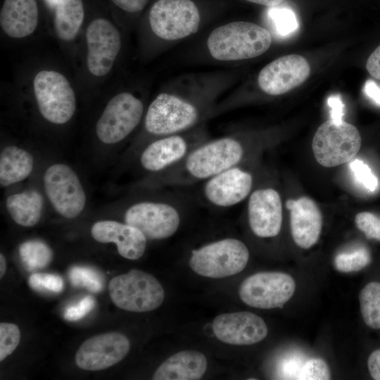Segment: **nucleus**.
<instances>
[{
    "instance_id": "nucleus-1",
    "label": "nucleus",
    "mask_w": 380,
    "mask_h": 380,
    "mask_svg": "<svg viewBox=\"0 0 380 380\" xmlns=\"http://www.w3.org/2000/svg\"><path fill=\"white\" fill-rule=\"evenodd\" d=\"M248 151L247 144L236 136L205 140L179 163L158 174L156 184L178 188L201 183L244 163Z\"/></svg>"
},
{
    "instance_id": "nucleus-2",
    "label": "nucleus",
    "mask_w": 380,
    "mask_h": 380,
    "mask_svg": "<svg viewBox=\"0 0 380 380\" xmlns=\"http://www.w3.org/2000/svg\"><path fill=\"white\" fill-rule=\"evenodd\" d=\"M271 44L267 30L245 21L221 25L210 32L207 40L210 55L221 61L255 58L267 51Z\"/></svg>"
},
{
    "instance_id": "nucleus-3",
    "label": "nucleus",
    "mask_w": 380,
    "mask_h": 380,
    "mask_svg": "<svg viewBox=\"0 0 380 380\" xmlns=\"http://www.w3.org/2000/svg\"><path fill=\"white\" fill-rule=\"evenodd\" d=\"M184 205L177 197L137 201L127 208L125 222L141 231L147 239L163 240L178 230Z\"/></svg>"
},
{
    "instance_id": "nucleus-4",
    "label": "nucleus",
    "mask_w": 380,
    "mask_h": 380,
    "mask_svg": "<svg viewBox=\"0 0 380 380\" xmlns=\"http://www.w3.org/2000/svg\"><path fill=\"white\" fill-rule=\"evenodd\" d=\"M248 259L249 251L243 241L225 238L192 250L189 263L196 274L220 279L241 272Z\"/></svg>"
},
{
    "instance_id": "nucleus-5",
    "label": "nucleus",
    "mask_w": 380,
    "mask_h": 380,
    "mask_svg": "<svg viewBox=\"0 0 380 380\" xmlns=\"http://www.w3.org/2000/svg\"><path fill=\"white\" fill-rule=\"evenodd\" d=\"M109 294L118 308L135 312L156 310L165 298L160 282L153 275L139 270L113 277L109 284Z\"/></svg>"
},
{
    "instance_id": "nucleus-6",
    "label": "nucleus",
    "mask_w": 380,
    "mask_h": 380,
    "mask_svg": "<svg viewBox=\"0 0 380 380\" xmlns=\"http://www.w3.org/2000/svg\"><path fill=\"white\" fill-rule=\"evenodd\" d=\"M198 106L174 94L161 93L149 105L144 118L148 134L155 137L184 132L198 121Z\"/></svg>"
},
{
    "instance_id": "nucleus-7",
    "label": "nucleus",
    "mask_w": 380,
    "mask_h": 380,
    "mask_svg": "<svg viewBox=\"0 0 380 380\" xmlns=\"http://www.w3.org/2000/svg\"><path fill=\"white\" fill-rule=\"evenodd\" d=\"M360 146L359 131L344 120L336 122L329 120L322 123L316 131L312 143L316 160L327 167L350 162Z\"/></svg>"
},
{
    "instance_id": "nucleus-8",
    "label": "nucleus",
    "mask_w": 380,
    "mask_h": 380,
    "mask_svg": "<svg viewBox=\"0 0 380 380\" xmlns=\"http://www.w3.org/2000/svg\"><path fill=\"white\" fill-rule=\"evenodd\" d=\"M33 90L39 110L49 122L61 125L73 116L75 92L62 73L51 70L38 72L33 80Z\"/></svg>"
},
{
    "instance_id": "nucleus-9",
    "label": "nucleus",
    "mask_w": 380,
    "mask_h": 380,
    "mask_svg": "<svg viewBox=\"0 0 380 380\" xmlns=\"http://www.w3.org/2000/svg\"><path fill=\"white\" fill-rule=\"evenodd\" d=\"M148 19L153 32L168 41L194 34L201 22L198 8L191 0H158L151 8Z\"/></svg>"
},
{
    "instance_id": "nucleus-10",
    "label": "nucleus",
    "mask_w": 380,
    "mask_h": 380,
    "mask_svg": "<svg viewBox=\"0 0 380 380\" xmlns=\"http://www.w3.org/2000/svg\"><path fill=\"white\" fill-rule=\"evenodd\" d=\"M144 114V104L129 92L114 96L106 106L96 125L101 141L118 143L128 137L139 124Z\"/></svg>"
},
{
    "instance_id": "nucleus-11",
    "label": "nucleus",
    "mask_w": 380,
    "mask_h": 380,
    "mask_svg": "<svg viewBox=\"0 0 380 380\" xmlns=\"http://www.w3.org/2000/svg\"><path fill=\"white\" fill-rule=\"evenodd\" d=\"M296 290L293 278L279 272H263L247 277L241 284L239 296L247 305L259 309L281 308Z\"/></svg>"
},
{
    "instance_id": "nucleus-12",
    "label": "nucleus",
    "mask_w": 380,
    "mask_h": 380,
    "mask_svg": "<svg viewBox=\"0 0 380 380\" xmlns=\"http://www.w3.org/2000/svg\"><path fill=\"white\" fill-rule=\"evenodd\" d=\"M244 163L201 182L199 194L202 201L210 207L227 208L248 198L253 191L254 177Z\"/></svg>"
},
{
    "instance_id": "nucleus-13",
    "label": "nucleus",
    "mask_w": 380,
    "mask_h": 380,
    "mask_svg": "<svg viewBox=\"0 0 380 380\" xmlns=\"http://www.w3.org/2000/svg\"><path fill=\"white\" fill-rule=\"evenodd\" d=\"M44 184L51 203L62 216L74 218L83 210L86 195L79 177L69 166L51 165L44 173Z\"/></svg>"
},
{
    "instance_id": "nucleus-14",
    "label": "nucleus",
    "mask_w": 380,
    "mask_h": 380,
    "mask_svg": "<svg viewBox=\"0 0 380 380\" xmlns=\"http://www.w3.org/2000/svg\"><path fill=\"white\" fill-rule=\"evenodd\" d=\"M184 132L157 137L141 151L139 163L146 171L160 174L179 163L198 145L205 141L201 134Z\"/></svg>"
},
{
    "instance_id": "nucleus-15",
    "label": "nucleus",
    "mask_w": 380,
    "mask_h": 380,
    "mask_svg": "<svg viewBox=\"0 0 380 380\" xmlns=\"http://www.w3.org/2000/svg\"><path fill=\"white\" fill-rule=\"evenodd\" d=\"M87 66L96 77L106 75L112 69L121 49L117 27L106 18H96L86 30Z\"/></svg>"
},
{
    "instance_id": "nucleus-16",
    "label": "nucleus",
    "mask_w": 380,
    "mask_h": 380,
    "mask_svg": "<svg viewBox=\"0 0 380 380\" xmlns=\"http://www.w3.org/2000/svg\"><path fill=\"white\" fill-rule=\"evenodd\" d=\"M129 348V341L122 334H101L82 343L76 353L75 362L78 367L84 370H103L120 362Z\"/></svg>"
},
{
    "instance_id": "nucleus-17",
    "label": "nucleus",
    "mask_w": 380,
    "mask_h": 380,
    "mask_svg": "<svg viewBox=\"0 0 380 380\" xmlns=\"http://www.w3.org/2000/svg\"><path fill=\"white\" fill-rule=\"evenodd\" d=\"M246 208L248 223L254 235L267 239L279 234L282 224V203L274 188L261 186L253 189Z\"/></svg>"
},
{
    "instance_id": "nucleus-18",
    "label": "nucleus",
    "mask_w": 380,
    "mask_h": 380,
    "mask_svg": "<svg viewBox=\"0 0 380 380\" xmlns=\"http://www.w3.org/2000/svg\"><path fill=\"white\" fill-rule=\"evenodd\" d=\"M310 66L302 56H281L265 66L258 77V83L265 93L278 96L302 84L310 76Z\"/></svg>"
},
{
    "instance_id": "nucleus-19",
    "label": "nucleus",
    "mask_w": 380,
    "mask_h": 380,
    "mask_svg": "<svg viewBox=\"0 0 380 380\" xmlns=\"http://www.w3.org/2000/svg\"><path fill=\"white\" fill-rule=\"evenodd\" d=\"M213 330L220 341L238 346L257 343L268 333L265 321L246 311L217 315L213 322Z\"/></svg>"
},
{
    "instance_id": "nucleus-20",
    "label": "nucleus",
    "mask_w": 380,
    "mask_h": 380,
    "mask_svg": "<svg viewBox=\"0 0 380 380\" xmlns=\"http://www.w3.org/2000/svg\"><path fill=\"white\" fill-rule=\"evenodd\" d=\"M286 206L290 210L291 232L294 242L301 248H310L317 242L321 234L322 217L318 206L306 196L289 199Z\"/></svg>"
},
{
    "instance_id": "nucleus-21",
    "label": "nucleus",
    "mask_w": 380,
    "mask_h": 380,
    "mask_svg": "<svg viewBox=\"0 0 380 380\" xmlns=\"http://www.w3.org/2000/svg\"><path fill=\"white\" fill-rule=\"evenodd\" d=\"M92 237L101 243H114L119 254L129 260H137L144 253L147 239L134 227L113 220L96 222L91 228Z\"/></svg>"
},
{
    "instance_id": "nucleus-22",
    "label": "nucleus",
    "mask_w": 380,
    "mask_h": 380,
    "mask_svg": "<svg viewBox=\"0 0 380 380\" xmlns=\"http://www.w3.org/2000/svg\"><path fill=\"white\" fill-rule=\"evenodd\" d=\"M38 17L36 0H4L0 11V25L8 37L20 39L34 32Z\"/></svg>"
},
{
    "instance_id": "nucleus-23",
    "label": "nucleus",
    "mask_w": 380,
    "mask_h": 380,
    "mask_svg": "<svg viewBox=\"0 0 380 380\" xmlns=\"http://www.w3.org/2000/svg\"><path fill=\"white\" fill-rule=\"evenodd\" d=\"M207 359L196 350H184L165 360L155 372L154 380H197L207 369Z\"/></svg>"
},
{
    "instance_id": "nucleus-24",
    "label": "nucleus",
    "mask_w": 380,
    "mask_h": 380,
    "mask_svg": "<svg viewBox=\"0 0 380 380\" xmlns=\"http://www.w3.org/2000/svg\"><path fill=\"white\" fill-rule=\"evenodd\" d=\"M34 160L27 151L9 146L0 155V184L7 186L26 179L32 172Z\"/></svg>"
},
{
    "instance_id": "nucleus-25",
    "label": "nucleus",
    "mask_w": 380,
    "mask_h": 380,
    "mask_svg": "<svg viewBox=\"0 0 380 380\" xmlns=\"http://www.w3.org/2000/svg\"><path fill=\"white\" fill-rule=\"evenodd\" d=\"M6 205L9 215L18 224L32 227L40 220L43 199L39 192L30 190L10 196Z\"/></svg>"
},
{
    "instance_id": "nucleus-26",
    "label": "nucleus",
    "mask_w": 380,
    "mask_h": 380,
    "mask_svg": "<svg viewBox=\"0 0 380 380\" xmlns=\"http://www.w3.org/2000/svg\"><path fill=\"white\" fill-rule=\"evenodd\" d=\"M82 0H59L55 7L54 28L57 36L68 42L75 38L84 20Z\"/></svg>"
},
{
    "instance_id": "nucleus-27",
    "label": "nucleus",
    "mask_w": 380,
    "mask_h": 380,
    "mask_svg": "<svg viewBox=\"0 0 380 380\" xmlns=\"http://www.w3.org/2000/svg\"><path fill=\"white\" fill-rule=\"evenodd\" d=\"M361 315L367 326L380 329V282L370 281L359 293Z\"/></svg>"
},
{
    "instance_id": "nucleus-28",
    "label": "nucleus",
    "mask_w": 380,
    "mask_h": 380,
    "mask_svg": "<svg viewBox=\"0 0 380 380\" xmlns=\"http://www.w3.org/2000/svg\"><path fill=\"white\" fill-rule=\"evenodd\" d=\"M22 261L30 270L46 267L52 260L53 253L44 242L37 240L23 243L19 248Z\"/></svg>"
},
{
    "instance_id": "nucleus-29",
    "label": "nucleus",
    "mask_w": 380,
    "mask_h": 380,
    "mask_svg": "<svg viewBox=\"0 0 380 380\" xmlns=\"http://www.w3.org/2000/svg\"><path fill=\"white\" fill-rule=\"evenodd\" d=\"M372 260L369 251L365 247H359L348 252L338 253L334 260L337 270L353 272L362 270Z\"/></svg>"
},
{
    "instance_id": "nucleus-30",
    "label": "nucleus",
    "mask_w": 380,
    "mask_h": 380,
    "mask_svg": "<svg viewBox=\"0 0 380 380\" xmlns=\"http://www.w3.org/2000/svg\"><path fill=\"white\" fill-rule=\"evenodd\" d=\"M69 278L74 286L84 288L92 293L100 292L103 289L102 275L87 267H72L69 271Z\"/></svg>"
},
{
    "instance_id": "nucleus-31",
    "label": "nucleus",
    "mask_w": 380,
    "mask_h": 380,
    "mask_svg": "<svg viewBox=\"0 0 380 380\" xmlns=\"http://www.w3.org/2000/svg\"><path fill=\"white\" fill-rule=\"evenodd\" d=\"M268 16L272 22L277 34L281 37L290 35L298 28V23L293 11L278 6L270 7Z\"/></svg>"
},
{
    "instance_id": "nucleus-32",
    "label": "nucleus",
    "mask_w": 380,
    "mask_h": 380,
    "mask_svg": "<svg viewBox=\"0 0 380 380\" xmlns=\"http://www.w3.org/2000/svg\"><path fill=\"white\" fill-rule=\"evenodd\" d=\"M20 339V332L17 325L6 322L0 324V361L15 350Z\"/></svg>"
},
{
    "instance_id": "nucleus-33",
    "label": "nucleus",
    "mask_w": 380,
    "mask_h": 380,
    "mask_svg": "<svg viewBox=\"0 0 380 380\" xmlns=\"http://www.w3.org/2000/svg\"><path fill=\"white\" fill-rule=\"evenodd\" d=\"M28 283L32 289L39 291L60 293L64 288L61 277L54 274H33L30 277Z\"/></svg>"
},
{
    "instance_id": "nucleus-34",
    "label": "nucleus",
    "mask_w": 380,
    "mask_h": 380,
    "mask_svg": "<svg viewBox=\"0 0 380 380\" xmlns=\"http://www.w3.org/2000/svg\"><path fill=\"white\" fill-rule=\"evenodd\" d=\"M350 169L357 182L369 191H374L378 189L379 181L370 167L360 159L352 160Z\"/></svg>"
},
{
    "instance_id": "nucleus-35",
    "label": "nucleus",
    "mask_w": 380,
    "mask_h": 380,
    "mask_svg": "<svg viewBox=\"0 0 380 380\" xmlns=\"http://www.w3.org/2000/svg\"><path fill=\"white\" fill-rule=\"evenodd\" d=\"M297 379L304 380H328L331 379V372L325 361L319 358H312L308 360L301 367Z\"/></svg>"
},
{
    "instance_id": "nucleus-36",
    "label": "nucleus",
    "mask_w": 380,
    "mask_h": 380,
    "mask_svg": "<svg viewBox=\"0 0 380 380\" xmlns=\"http://www.w3.org/2000/svg\"><path fill=\"white\" fill-rule=\"evenodd\" d=\"M355 222L367 238L380 241V217L372 213L362 212L356 215Z\"/></svg>"
},
{
    "instance_id": "nucleus-37",
    "label": "nucleus",
    "mask_w": 380,
    "mask_h": 380,
    "mask_svg": "<svg viewBox=\"0 0 380 380\" xmlns=\"http://www.w3.org/2000/svg\"><path fill=\"white\" fill-rule=\"evenodd\" d=\"M95 306V300L90 296H85L78 303L66 308L64 318L68 321H77L85 317Z\"/></svg>"
},
{
    "instance_id": "nucleus-38",
    "label": "nucleus",
    "mask_w": 380,
    "mask_h": 380,
    "mask_svg": "<svg viewBox=\"0 0 380 380\" xmlns=\"http://www.w3.org/2000/svg\"><path fill=\"white\" fill-rule=\"evenodd\" d=\"M330 108V120L336 122H342L344 115V104L339 95H331L327 99Z\"/></svg>"
},
{
    "instance_id": "nucleus-39",
    "label": "nucleus",
    "mask_w": 380,
    "mask_h": 380,
    "mask_svg": "<svg viewBox=\"0 0 380 380\" xmlns=\"http://www.w3.org/2000/svg\"><path fill=\"white\" fill-rule=\"evenodd\" d=\"M366 69L371 76L380 80V45L369 56Z\"/></svg>"
},
{
    "instance_id": "nucleus-40",
    "label": "nucleus",
    "mask_w": 380,
    "mask_h": 380,
    "mask_svg": "<svg viewBox=\"0 0 380 380\" xmlns=\"http://www.w3.org/2000/svg\"><path fill=\"white\" fill-rule=\"evenodd\" d=\"M121 9L129 12L137 13L144 8L148 0H111Z\"/></svg>"
},
{
    "instance_id": "nucleus-41",
    "label": "nucleus",
    "mask_w": 380,
    "mask_h": 380,
    "mask_svg": "<svg viewBox=\"0 0 380 380\" xmlns=\"http://www.w3.org/2000/svg\"><path fill=\"white\" fill-rule=\"evenodd\" d=\"M367 367L372 378L380 380V348L370 353L367 359Z\"/></svg>"
},
{
    "instance_id": "nucleus-42",
    "label": "nucleus",
    "mask_w": 380,
    "mask_h": 380,
    "mask_svg": "<svg viewBox=\"0 0 380 380\" xmlns=\"http://www.w3.org/2000/svg\"><path fill=\"white\" fill-rule=\"evenodd\" d=\"M365 94L376 104L380 106V87L373 80H367L364 87Z\"/></svg>"
},
{
    "instance_id": "nucleus-43",
    "label": "nucleus",
    "mask_w": 380,
    "mask_h": 380,
    "mask_svg": "<svg viewBox=\"0 0 380 380\" xmlns=\"http://www.w3.org/2000/svg\"><path fill=\"white\" fill-rule=\"evenodd\" d=\"M249 2L262 5L267 7H274L279 6L284 0H246Z\"/></svg>"
},
{
    "instance_id": "nucleus-44",
    "label": "nucleus",
    "mask_w": 380,
    "mask_h": 380,
    "mask_svg": "<svg viewBox=\"0 0 380 380\" xmlns=\"http://www.w3.org/2000/svg\"><path fill=\"white\" fill-rule=\"evenodd\" d=\"M6 270V262L4 255L0 254V277L2 278Z\"/></svg>"
},
{
    "instance_id": "nucleus-45",
    "label": "nucleus",
    "mask_w": 380,
    "mask_h": 380,
    "mask_svg": "<svg viewBox=\"0 0 380 380\" xmlns=\"http://www.w3.org/2000/svg\"><path fill=\"white\" fill-rule=\"evenodd\" d=\"M46 1L51 7L55 8L59 0H46Z\"/></svg>"
}]
</instances>
